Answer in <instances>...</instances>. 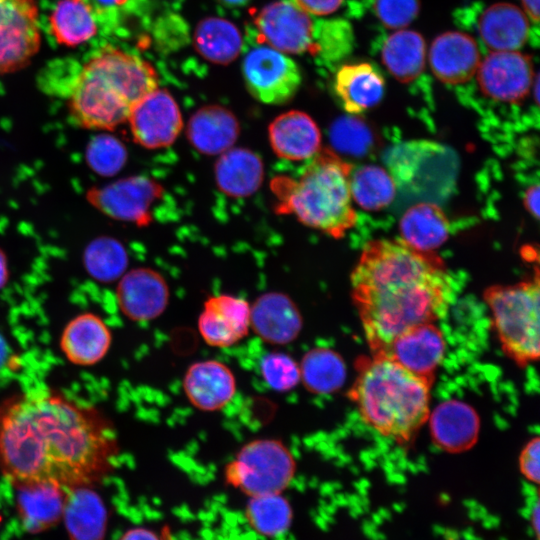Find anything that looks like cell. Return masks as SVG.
<instances>
[{
    "label": "cell",
    "mask_w": 540,
    "mask_h": 540,
    "mask_svg": "<svg viewBox=\"0 0 540 540\" xmlns=\"http://www.w3.org/2000/svg\"><path fill=\"white\" fill-rule=\"evenodd\" d=\"M352 45L353 31L347 21L326 20L315 25L313 55H320L328 61H337L351 51Z\"/></svg>",
    "instance_id": "37"
},
{
    "label": "cell",
    "mask_w": 540,
    "mask_h": 540,
    "mask_svg": "<svg viewBox=\"0 0 540 540\" xmlns=\"http://www.w3.org/2000/svg\"><path fill=\"white\" fill-rule=\"evenodd\" d=\"M352 166L334 151L320 149L298 179L277 176L271 189L278 203L276 212L293 214L302 224L340 239L357 220L352 205Z\"/></svg>",
    "instance_id": "5"
},
{
    "label": "cell",
    "mask_w": 540,
    "mask_h": 540,
    "mask_svg": "<svg viewBox=\"0 0 540 540\" xmlns=\"http://www.w3.org/2000/svg\"><path fill=\"white\" fill-rule=\"evenodd\" d=\"M476 73L485 96L507 103L522 101L534 80L531 57L518 51H492L480 62Z\"/></svg>",
    "instance_id": "11"
},
{
    "label": "cell",
    "mask_w": 540,
    "mask_h": 540,
    "mask_svg": "<svg viewBox=\"0 0 540 540\" xmlns=\"http://www.w3.org/2000/svg\"><path fill=\"white\" fill-rule=\"evenodd\" d=\"M227 6L238 7L245 5L249 0H219Z\"/></svg>",
    "instance_id": "51"
},
{
    "label": "cell",
    "mask_w": 540,
    "mask_h": 540,
    "mask_svg": "<svg viewBox=\"0 0 540 540\" xmlns=\"http://www.w3.org/2000/svg\"><path fill=\"white\" fill-rule=\"evenodd\" d=\"M254 23L257 39L280 52L299 54L314 51V23L294 2L279 0L264 6Z\"/></svg>",
    "instance_id": "10"
},
{
    "label": "cell",
    "mask_w": 540,
    "mask_h": 540,
    "mask_svg": "<svg viewBox=\"0 0 540 540\" xmlns=\"http://www.w3.org/2000/svg\"><path fill=\"white\" fill-rule=\"evenodd\" d=\"M302 328V314L287 294L267 292L250 304V330L267 344L288 345L297 339Z\"/></svg>",
    "instance_id": "17"
},
{
    "label": "cell",
    "mask_w": 540,
    "mask_h": 540,
    "mask_svg": "<svg viewBox=\"0 0 540 540\" xmlns=\"http://www.w3.org/2000/svg\"><path fill=\"white\" fill-rule=\"evenodd\" d=\"M112 343V333L96 314L82 313L68 322L60 339V348L73 364L90 366L101 361Z\"/></svg>",
    "instance_id": "22"
},
{
    "label": "cell",
    "mask_w": 540,
    "mask_h": 540,
    "mask_svg": "<svg viewBox=\"0 0 540 540\" xmlns=\"http://www.w3.org/2000/svg\"><path fill=\"white\" fill-rule=\"evenodd\" d=\"M81 485L66 488L63 515L70 540H103L107 510L99 494Z\"/></svg>",
    "instance_id": "25"
},
{
    "label": "cell",
    "mask_w": 540,
    "mask_h": 540,
    "mask_svg": "<svg viewBox=\"0 0 540 540\" xmlns=\"http://www.w3.org/2000/svg\"><path fill=\"white\" fill-rule=\"evenodd\" d=\"M259 371L266 385L276 392H289L300 383L298 361L282 351L266 353L259 362Z\"/></svg>",
    "instance_id": "38"
},
{
    "label": "cell",
    "mask_w": 540,
    "mask_h": 540,
    "mask_svg": "<svg viewBox=\"0 0 540 540\" xmlns=\"http://www.w3.org/2000/svg\"><path fill=\"white\" fill-rule=\"evenodd\" d=\"M127 261L123 246L112 239L100 240L93 244L85 258L88 272L102 282H111L121 277Z\"/></svg>",
    "instance_id": "36"
},
{
    "label": "cell",
    "mask_w": 540,
    "mask_h": 540,
    "mask_svg": "<svg viewBox=\"0 0 540 540\" xmlns=\"http://www.w3.org/2000/svg\"><path fill=\"white\" fill-rule=\"evenodd\" d=\"M298 363L300 383L311 393L331 394L345 382L344 361L334 350L315 347L307 351Z\"/></svg>",
    "instance_id": "32"
},
{
    "label": "cell",
    "mask_w": 540,
    "mask_h": 540,
    "mask_svg": "<svg viewBox=\"0 0 540 540\" xmlns=\"http://www.w3.org/2000/svg\"><path fill=\"white\" fill-rule=\"evenodd\" d=\"M352 199L363 209L377 211L387 207L396 195L392 176L382 167L365 165L350 176Z\"/></svg>",
    "instance_id": "35"
},
{
    "label": "cell",
    "mask_w": 540,
    "mask_h": 540,
    "mask_svg": "<svg viewBox=\"0 0 540 540\" xmlns=\"http://www.w3.org/2000/svg\"><path fill=\"white\" fill-rule=\"evenodd\" d=\"M87 4L93 14H102L116 8H121L128 0H77Z\"/></svg>",
    "instance_id": "45"
},
{
    "label": "cell",
    "mask_w": 540,
    "mask_h": 540,
    "mask_svg": "<svg viewBox=\"0 0 540 540\" xmlns=\"http://www.w3.org/2000/svg\"><path fill=\"white\" fill-rule=\"evenodd\" d=\"M163 192L154 180L136 176L91 192V202L111 217L147 225L152 219L151 207Z\"/></svg>",
    "instance_id": "13"
},
{
    "label": "cell",
    "mask_w": 540,
    "mask_h": 540,
    "mask_svg": "<svg viewBox=\"0 0 540 540\" xmlns=\"http://www.w3.org/2000/svg\"><path fill=\"white\" fill-rule=\"evenodd\" d=\"M126 155L125 147L119 140L111 136H101L89 146L87 161L98 173L112 175L122 168Z\"/></svg>",
    "instance_id": "40"
},
{
    "label": "cell",
    "mask_w": 540,
    "mask_h": 540,
    "mask_svg": "<svg viewBox=\"0 0 540 540\" xmlns=\"http://www.w3.org/2000/svg\"><path fill=\"white\" fill-rule=\"evenodd\" d=\"M523 203L525 209L536 219L539 217V185L534 184L524 192Z\"/></svg>",
    "instance_id": "44"
},
{
    "label": "cell",
    "mask_w": 540,
    "mask_h": 540,
    "mask_svg": "<svg viewBox=\"0 0 540 540\" xmlns=\"http://www.w3.org/2000/svg\"><path fill=\"white\" fill-rule=\"evenodd\" d=\"M163 535H164L165 540H173V537L171 536L170 532L167 529L163 531Z\"/></svg>",
    "instance_id": "52"
},
{
    "label": "cell",
    "mask_w": 540,
    "mask_h": 540,
    "mask_svg": "<svg viewBox=\"0 0 540 540\" xmlns=\"http://www.w3.org/2000/svg\"><path fill=\"white\" fill-rule=\"evenodd\" d=\"M296 461L288 446L276 438L246 442L226 465L225 479L249 497L282 493L292 482Z\"/></svg>",
    "instance_id": "7"
},
{
    "label": "cell",
    "mask_w": 540,
    "mask_h": 540,
    "mask_svg": "<svg viewBox=\"0 0 540 540\" xmlns=\"http://www.w3.org/2000/svg\"><path fill=\"white\" fill-rule=\"evenodd\" d=\"M51 33L57 43L76 47L97 33L94 14L84 2L59 0L49 16Z\"/></svg>",
    "instance_id": "33"
},
{
    "label": "cell",
    "mask_w": 540,
    "mask_h": 540,
    "mask_svg": "<svg viewBox=\"0 0 540 540\" xmlns=\"http://www.w3.org/2000/svg\"><path fill=\"white\" fill-rule=\"evenodd\" d=\"M128 123L134 141L149 149L166 147L183 126L177 102L165 89H155L132 109Z\"/></svg>",
    "instance_id": "12"
},
{
    "label": "cell",
    "mask_w": 540,
    "mask_h": 540,
    "mask_svg": "<svg viewBox=\"0 0 540 540\" xmlns=\"http://www.w3.org/2000/svg\"><path fill=\"white\" fill-rule=\"evenodd\" d=\"M343 0H294L302 10L313 15H328L335 12Z\"/></svg>",
    "instance_id": "43"
},
{
    "label": "cell",
    "mask_w": 540,
    "mask_h": 540,
    "mask_svg": "<svg viewBox=\"0 0 540 540\" xmlns=\"http://www.w3.org/2000/svg\"><path fill=\"white\" fill-rule=\"evenodd\" d=\"M268 135L274 153L283 159L305 160L320 150V130L302 111L291 110L276 117L269 125Z\"/></svg>",
    "instance_id": "21"
},
{
    "label": "cell",
    "mask_w": 540,
    "mask_h": 540,
    "mask_svg": "<svg viewBox=\"0 0 540 540\" xmlns=\"http://www.w3.org/2000/svg\"><path fill=\"white\" fill-rule=\"evenodd\" d=\"M334 89L348 113H361L376 106L383 98V76L369 63L342 66L335 77Z\"/></svg>",
    "instance_id": "27"
},
{
    "label": "cell",
    "mask_w": 540,
    "mask_h": 540,
    "mask_svg": "<svg viewBox=\"0 0 540 540\" xmlns=\"http://www.w3.org/2000/svg\"><path fill=\"white\" fill-rule=\"evenodd\" d=\"M9 271L7 259L4 252L0 249V289H2L8 281Z\"/></svg>",
    "instance_id": "48"
},
{
    "label": "cell",
    "mask_w": 540,
    "mask_h": 540,
    "mask_svg": "<svg viewBox=\"0 0 540 540\" xmlns=\"http://www.w3.org/2000/svg\"><path fill=\"white\" fill-rule=\"evenodd\" d=\"M157 89V74L142 58L106 47L79 70L68 93V112L80 127L111 130L129 118L133 107Z\"/></svg>",
    "instance_id": "3"
},
{
    "label": "cell",
    "mask_w": 540,
    "mask_h": 540,
    "mask_svg": "<svg viewBox=\"0 0 540 540\" xmlns=\"http://www.w3.org/2000/svg\"><path fill=\"white\" fill-rule=\"evenodd\" d=\"M245 519L257 535L278 538L292 523V508L282 493L253 496L248 500Z\"/></svg>",
    "instance_id": "34"
},
{
    "label": "cell",
    "mask_w": 540,
    "mask_h": 540,
    "mask_svg": "<svg viewBox=\"0 0 540 540\" xmlns=\"http://www.w3.org/2000/svg\"><path fill=\"white\" fill-rule=\"evenodd\" d=\"M242 72L249 93L258 101L270 105L290 101L302 81L297 64L269 46L251 49L243 60Z\"/></svg>",
    "instance_id": "8"
},
{
    "label": "cell",
    "mask_w": 540,
    "mask_h": 540,
    "mask_svg": "<svg viewBox=\"0 0 540 540\" xmlns=\"http://www.w3.org/2000/svg\"><path fill=\"white\" fill-rule=\"evenodd\" d=\"M479 418L475 410L458 400L439 404L430 414L431 434L436 444L450 452L470 448L479 432Z\"/></svg>",
    "instance_id": "24"
},
{
    "label": "cell",
    "mask_w": 540,
    "mask_h": 540,
    "mask_svg": "<svg viewBox=\"0 0 540 540\" xmlns=\"http://www.w3.org/2000/svg\"><path fill=\"white\" fill-rule=\"evenodd\" d=\"M539 451L540 440L538 437L530 440L524 447L519 458L522 474L534 483L539 482Z\"/></svg>",
    "instance_id": "42"
},
{
    "label": "cell",
    "mask_w": 540,
    "mask_h": 540,
    "mask_svg": "<svg viewBox=\"0 0 540 540\" xmlns=\"http://www.w3.org/2000/svg\"><path fill=\"white\" fill-rule=\"evenodd\" d=\"M40 45L36 1L0 0V74L27 66Z\"/></svg>",
    "instance_id": "9"
},
{
    "label": "cell",
    "mask_w": 540,
    "mask_h": 540,
    "mask_svg": "<svg viewBox=\"0 0 540 540\" xmlns=\"http://www.w3.org/2000/svg\"><path fill=\"white\" fill-rule=\"evenodd\" d=\"M22 527L39 533L54 526L63 515L66 488L54 482L11 484Z\"/></svg>",
    "instance_id": "20"
},
{
    "label": "cell",
    "mask_w": 540,
    "mask_h": 540,
    "mask_svg": "<svg viewBox=\"0 0 540 540\" xmlns=\"http://www.w3.org/2000/svg\"><path fill=\"white\" fill-rule=\"evenodd\" d=\"M402 240L420 251H434L448 238L449 221L443 210L433 203L410 207L399 223Z\"/></svg>",
    "instance_id": "29"
},
{
    "label": "cell",
    "mask_w": 540,
    "mask_h": 540,
    "mask_svg": "<svg viewBox=\"0 0 540 540\" xmlns=\"http://www.w3.org/2000/svg\"><path fill=\"white\" fill-rule=\"evenodd\" d=\"M240 125L236 116L225 107L207 105L197 110L187 125V138L199 152L222 154L232 148Z\"/></svg>",
    "instance_id": "23"
},
{
    "label": "cell",
    "mask_w": 540,
    "mask_h": 540,
    "mask_svg": "<svg viewBox=\"0 0 540 540\" xmlns=\"http://www.w3.org/2000/svg\"><path fill=\"white\" fill-rule=\"evenodd\" d=\"M214 173L222 192L231 197H246L262 184L264 166L255 152L246 148H230L220 155Z\"/></svg>",
    "instance_id": "28"
},
{
    "label": "cell",
    "mask_w": 540,
    "mask_h": 540,
    "mask_svg": "<svg viewBox=\"0 0 540 540\" xmlns=\"http://www.w3.org/2000/svg\"><path fill=\"white\" fill-rule=\"evenodd\" d=\"M526 14L534 21H539V0H522Z\"/></svg>",
    "instance_id": "47"
},
{
    "label": "cell",
    "mask_w": 540,
    "mask_h": 540,
    "mask_svg": "<svg viewBox=\"0 0 540 540\" xmlns=\"http://www.w3.org/2000/svg\"><path fill=\"white\" fill-rule=\"evenodd\" d=\"M182 386L190 404L203 412L225 408L237 392L233 371L216 359H204L190 364L184 373Z\"/></svg>",
    "instance_id": "16"
},
{
    "label": "cell",
    "mask_w": 540,
    "mask_h": 540,
    "mask_svg": "<svg viewBox=\"0 0 540 540\" xmlns=\"http://www.w3.org/2000/svg\"><path fill=\"white\" fill-rule=\"evenodd\" d=\"M374 11L387 28L402 29L418 16L420 0H375Z\"/></svg>",
    "instance_id": "41"
},
{
    "label": "cell",
    "mask_w": 540,
    "mask_h": 540,
    "mask_svg": "<svg viewBox=\"0 0 540 540\" xmlns=\"http://www.w3.org/2000/svg\"><path fill=\"white\" fill-rule=\"evenodd\" d=\"M532 526L535 530L536 537H539V503L536 501L530 511Z\"/></svg>",
    "instance_id": "49"
},
{
    "label": "cell",
    "mask_w": 540,
    "mask_h": 540,
    "mask_svg": "<svg viewBox=\"0 0 540 540\" xmlns=\"http://www.w3.org/2000/svg\"><path fill=\"white\" fill-rule=\"evenodd\" d=\"M480 64V52L470 35L449 31L437 36L429 50V65L437 79L447 84L469 81Z\"/></svg>",
    "instance_id": "18"
},
{
    "label": "cell",
    "mask_w": 540,
    "mask_h": 540,
    "mask_svg": "<svg viewBox=\"0 0 540 540\" xmlns=\"http://www.w3.org/2000/svg\"><path fill=\"white\" fill-rule=\"evenodd\" d=\"M0 520H1V518H0Z\"/></svg>",
    "instance_id": "53"
},
{
    "label": "cell",
    "mask_w": 540,
    "mask_h": 540,
    "mask_svg": "<svg viewBox=\"0 0 540 540\" xmlns=\"http://www.w3.org/2000/svg\"><path fill=\"white\" fill-rule=\"evenodd\" d=\"M194 46L206 60L227 65L239 55L242 37L238 28L230 21L219 17H206L196 26Z\"/></svg>",
    "instance_id": "31"
},
{
    "label": "cell",
    "mask_w": 540,
    "mask_h": 540,
    "mask_svg": "<svg viewBox=\"0 0 540 540\" xmlns=\"http://www.w3.org/2000/svg\"><path fill=\"white\" fill-rule=\"evenodd\" d=\"M117 448L98 409L60 392L19 393L0 403V469L10 484L92 485L108 472Z\"/></svg>",
    "instance_id": "1"
},
{
    "label": "cell",
    "mask_w": 540,
    "mask_h": 540,
    "mask_svg": "<svg viewBox=\"0 0 540 540\" xmlns=\"http://www.w3.org/2000/svg\"><path fill=\"white\" fill-rule=\"evenodd\" d=\"M169 297L166 280L150 268L125 273L116 289L122 314L134 322H148L161 316L169 304Z\"/></svg>",
    "instance_id": "15"
},
{
    "label": "cell",
    "mask_w": 540,
    "mask_h": 540,
    "mask_svg": "<svg viewBox=\"0 0 540 540\" xmlns=\"http://www.w3.org/2000/svg\"><path fill=\"white\" fill-rule=\"evenodd\" d=\"M381 59L395 79L402 83L412 82L425 68V39L416 31L399 30L385 40Z\"/></svg>",
    "instance_id": "30"
},
{
    "label": "cell",
    "mask_w": 540,
    "mask_h": 540,
    "mask_svg": "<svg viewBox=\"0 0 540 540\" xmlns=\"http://www.w3.org/2000/svg\"><path fill=\"white\" fill-rule=\"evenodd\" d=\"M358 368L350 397L361 418L382 436L408 441L429 417V380L383 353Z\"/></svg>",
    "instance_id": "4"
},
{
    "label": "cell",
    "mask_w": 540,
    "mask_h": 540,
    "mask_svg": "<svg viewBox=\"0 0 540 540\" xmlns=\"http://www.w3.org/2000/svg\"><path fill=\"white\" fill-rule=\"evenodd\" d=\"M119 540H165L164 535L145 528H134L127 531Z\"/></svg>",
    "instance_id": "46"
},
{
    "label": "cell",
    "mask_w": 540,
    "mask_h": 540,
    "mask_svg": "<svg viewBox=\"0 0 540 540\" xmlns=\"http://www.w3.org/2000/svg\"><path fill=\"white\" fill-rule=\"evenodd\" d=\"M330 139L337 150L351 155H363L373 144L370 128L354 116L338 118L331 126Z\"/></svg>",
    "instance_id": "39"
},
{
    "label": "cell",
    "mask_w": 540,
    "mask_h": 540,
    "mask_svg": "<svg viewBox=\"0 0 540 540\" xmlns=\"http://www.w3.org/2000/svg\"><path fill=\"white\" fill-rule=\"evenodd\" d=\"M478 30L492 51H516L528 38L529 22L519 7L501 2L489 6L481 14Z\"/></svg>",
    "instance_id": "26"
},
{
    "label": "cell",
    "mask_w": 540,
    "mask_h": 540,
    "mask_svg": "<svg viewBox=\"0 0 540 540\" xmlns=\"http://www.w3.org/2000/svg\"><path fill=\"white\" fill-rule=\"evenodd\" d=\"M9 348L4 339L0 334V368L4 366L5 362L8 360Z\"/></svg>",
    "instance_id": "50"
},
{
    "label": "cell",
    "mask_w": 540,
    "mask_h": 540,
    "mask_svg": "<svg viewBox=\"0 0 540 540\" xmlns=\"http://www.w3.org/2000/svg\"><path fill=\"white\" fill-rule=\"evenodd\" d=\"M197 328L204 342L215 348H228L250 331V304L228 294L209 297L198 316Z\"/></svg>",
    "instance_id": "14"
},
{
    "label": "cell",
    "mask_w": 540,
    "mask_h": 540,
    "mask_svg": "<svg viewBox=\"0 0 540 540\" xmlns=\"http://www.w3.org/2000/svg\"><path fill=\"white\" fill-rule=\"evenodd\" d=\"M350 279L352 298L374 353L384 352L408 329L443 316L452 296L442 258L403 240L368 242Z\"/></svg>",
    "instance_id": "2"
},
{
    "label": "cell",
    "mask_w": 540,
    "mask_h": 540,
    "mask_svg": "<svg viewBox=\"0 0 540 540\" xmlns=\"http://www.w3.org/2000/svg\"><path fill=\"white\" fill-rule=\"evenodd\" d=\"M484 299L503 350L525 365L539 358V278L485 290Z\"/></svg>",
    "instance_id": "6"
},
{
    "label": "cell",
    "mask_w": 540,
    "mask_h": 540,
    "mask_svg": "<svg viewBox=\"0 0 540 540\" xmlns=\"http://www.w3.org/2000/svg\"><path fill=\"white\" fill-rule=\"evenodd\" d=\"M444 352L443 334L433 323H425L403 332L381 353L429 380L441 363Z\"/></svg>",
    "instance_id": "19"
}]
</instances>
